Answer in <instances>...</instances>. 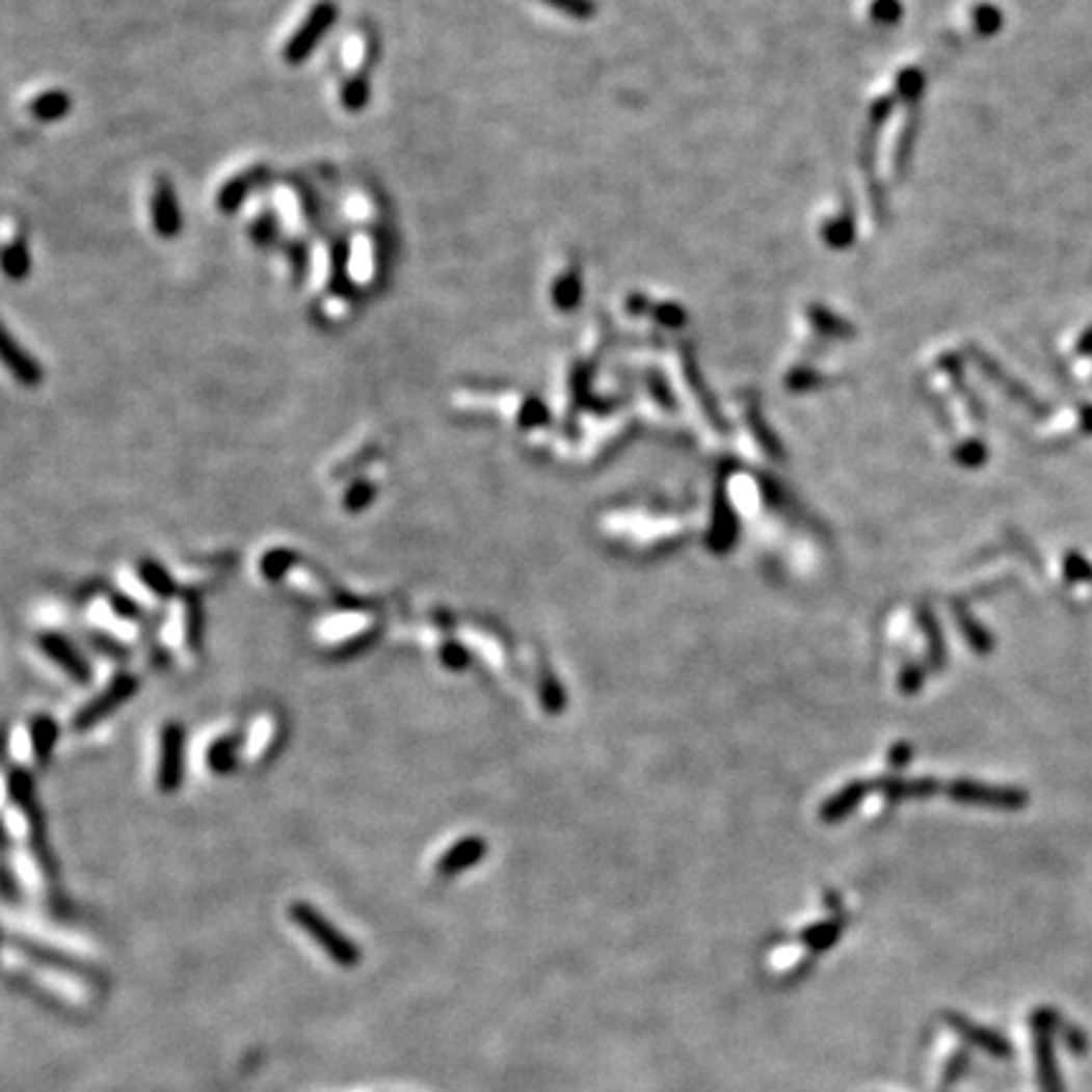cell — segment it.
<instances>
[{"label": "cell", "instance_id": "cell-9", "mask_svg": "<svg viewBox=\"0 0 1092 1092\" xmlns=\"http://www.w3.org/2000/svg\"><path fill=\"white\" fill-rule=\"evenodd\" d=\"M28 736H31V749H33V758H36L38 767H46V764L51 762V753H54L56 744H58V736H61V728H58L56 718L54 716H36L33 718L31 723V731H28Z\"/></svg>", "mask_w": 1092, "mask_h": 1092}, {"label": "cell", "instance_id": "cell-3", "mask_svg": "<svg viewBox=\"0 0 1092 1092\" xmlns=\"http://www.w3.org/2000/svg\"><path fill=\"white\" fill-rule=\"evenodd\" d=\"M337 21V5L331 0H321L309 10L307 19L301 21V26L296 28L294 36L289 38L284 49V61L291 66H301L309 56L314 54V49L319 46V41L329 33V28Z\"/></svg>", "mask_w": 1092, "mask_h": 1092}, {"label": "cell", "instance_id": "cell-11", "mask_svg": "<svg viewBox=\"0 0 1092 1092\" xmlns=\"http://www.w3.org/2000/svg\"><path fill=\"white\" fill-rule=\"evenodd\" d=\"M0 271L14 282H23L31 273V250L23 238H16L0 248Z\"/></svg>", "mask_w": 1092, "mask_h": 1092}, {"label": "cell", "instance_id": "cell-17", "mask_svg": "<svg viewBox=\"0 0 1092 1092\" xmlns=\"http://www.w3.org/2000/svg\"><path fill=\"white\" fill-rule=\"evenodd\" d=\"M367 102H370V81H367L365 74H357L344 81L342 107L347 112H359V109L367 107Z\"/></svg>", "mask_w": 1092, "mask_h": 1092}, {"label": "cell", "instance_id": "cell-18", "mask_svg": "<svg viewBox=\"0 0 1092 1092\" xmlns=\"http://www.w3.org/2000/svg\"><path fill=\"white\" fill-rule=\"evenodd\" d=\"M203 605L195 594L185 597V638H188L192 650H201L203 642Z\"/></svg>", "mask_w": 1092, "mask_h": 1092}, {"label": "cell", "instance_id": "cell-10", "mask_svg": "<svg viewBox=\"0 0 1092 1092\" xmlns=\"http://www.w3.org/2000/svg\"><path fill=\"white\" fill-rule=\"evenodd\" d=\"M137 575L155 597L170 600L178 594V584H175L172 575L160 562H155V559H142V562L137 564Z\"/></svg>", "mask_w": 1092, "mask_h": 1092}, {"label": "cell", "instance_id": "cell-24", "mask_svg": "<svg viewBox=\"0 0 1092 1092\" xmlns=\"http://www.w3.org/2000/svg\"><path fill=\"white\" fill-rule=\"evenodd\" d=\"M112 610L116 612V615L127 617V620H130V617H137V615H139V607H137V603H134V600L127 597V594H112Z\"/></svg>", "mask_w": 1092, "mask_h": 1092}, {"label": "cell", "instance_id": "cell-26", "mask_svg": "<svg viewBox=\"0 0 1092 1092\" xmlns=\"http://www.w3.org/2000/svg\"><path fill=\"white\" fill-rule=\"evenodd\" d=\"M3 840H5V832H3V825H0V843H3Z\"/></svg>", "mask_w": 1092, "mask_h": 1092}, {"label": "cell", "instance_id": "cell-22", "mask_svg": "<svg viewBox=\"0 0 1092 1092\" xmlns=\"http://www.w3.org/2000/svg\"><path fill=\"white\" fill-rule=\"evenodd\" d=\"M91 642H95L97 650L107 652V656H112V658H127V656H130L127 645H122L119 640L109 638V635H91Z\"/></svg>", "mask_w": 1092, "mask_h": 1092}, {"label": "cell", "instance_id": "cell-21", "mask_svg": "<svg viewBox=\"0 0 1092 1092\" xmlns=\"http://www.w3.org/2000/svg\"><path fill=\"white\" fill-rule=\"evenodd\" d=\"M375 635H377V633H367V635L362 633V635H357V638H352V640L342 642V645L335 650V658H340V660H344V658H354V656H357V652L367 650V645H370V642L375 640Z\"/></svg>", "mask_w": 1092, "mask_h": 1092}, {"label": "cell", "instance_id": "cell-12", "mask_svg": "<svg viewBox=\"0 0 1092 1092\" xmlns=\"http://www.w3.org/2000/svg\"><path fill=\"white\" fill-rule=\"evenodd\" d=\"M238 749H241V739H238V736H223V739L213 741L208 749L210 772L218 776L236 772Z\"/></svg>", "mask_w": 1092, "mask_h": 1092}, {"label": "cell", "instance_id": "cell-20", "mask_svg": "<svg viewBox=\"0 0 1092 1092\" xmlns=\"http://www.w3.org/2000/svg\"><path fill=\"white\" fill-rule=\"evenodd\" d=\"M372 499H375V486H372L370 481H357L354 486H349L347 494H344L342 504L349 513H359L370 506Z\"/></svg>", "mask_w": 1092, "mask_h": 1092}, {"label": "cell", "instance_id": "cell-25", "mask_svg": "<svg viewBox=\"0 0 1092 1092\" xmlns=\"http://www.w3.org/2000/svg\"><path fill=\"white\" fill-rule=\"evenodd\" d=\"M16 890H19V887H16V880H14V875H10V870L8 868H0V896L8 898V901H14Z\"/></svg>", "mask_w": 1092, "mask_h": 1092}, {"label": "cell", "instance_id": "cell-8", "mask_svg": "<svg viewBox=\"0 0 1092 1092\" xmlns=\"http://www.w3.org/2000/svg\"><path fill=\"white\" fill-rule=\"evenodd\" d=\"M266 178H268L266 167H254V170H248V172H243V175H236V178H233V180H228V183L218 192V210H220V213H225V215L236 213V210L243 206L245 197H248L250 192L259 188V185L264 183Z\"/></svg>", "mask_w": 1092, "mask_h": 1092}, {"label": "cell", "instance_id": "cell-2", "mask_svg": "<svg viewBox=\"0 0 1092 1092\" xmlns=\"http://www.w3.org/2000/svg\"><path fill=\"white\" fill-rule=\"evenodd\" d=\"M139 691V681L130 673H122L104 688L99 696H95L86 705H81L72 718V728L76 734H86L91 728L99 726L102 721L112 718L127 700H132Z\"/></svg>", "mask_w": 1092, "mask_h": 1092}, {"label": "cell", "instance_id": "cell-16", "mask_svg": "<svg viewBox=\"0 0 1092 1092\" xmlns=\"http://www.w3.org/2000/svg\"><path fill=\"white\" fill-rule=\"evenodd\" d=\"M36 790V781H33V776L26 772V769H16V772H10L8 776V794L10 799H14L16 807H21L23 811H33L36 807H33V792Z\"/></svg>", "mask_w": 1092, "mask_h": 1092}, {"label": "cell", "instance_id": "cell-7", "mask_svg": "<svg viewBox=\"0 0 1092 1092\" xmlns=\"http://www.w3.org/2000/svg\"><path fill=\"white\" fill-rule=\"evenodd\" d=\"M152 225L162 238H175L183 231V213H180L178 192L167 178H160L152 192Z\"/></svg>", "mask_w": 1092, "mask_h": 1092}, {"label": "cell", "instance_id": "cell-14", "mask_svg": "<svg viewBox=\"0 0 1092 1092\" xmlns=\"http://www.w3.org/2000/svg\"><path fill=\"white\" fill-rule=\"evenodd\" d=\"M69 112H72V97L61 89L44 91V95H38L31 102V114L36 116L38 122L63 119Z\"/></svg>", "mask_w": 1092, "mask_h": 1092}, {"label": "cell", "instance_id": "cell-5", "mask_svg": "<svg viewBox=\"0 0 1092 1092\" xmlns=\"http://www.w3.org/2000/svg\"><path fill=\"white\" fill-rule=\"evenodd\" d=\"M0 365L23 388H38L44 382V367L31 352L21 347L19 340L5 329L3 321H0Z\"/></svg>", "mask_w": 1092, "mask_h": 1092}, {"label": "cell", "instance_id": "cell-15", "mask_svg": "<svg viewBox=\"0 0 1092 1092\" xmlns=\"http://www.w3.org/2000/svg\"><path fill=\"white\" fill-rule=\"evenodd\" d=\"M294 564L296 554L291 552V549H271V552H266L264 557H261V575H264V580L268 582H282Z\"/></svg>", "mask_w": 1092, "mask_h": 1092}, {"label": "cell", "instance_id": "cell-13", "mask_svg": "<svg viewBox=\"0 0 1092 1092\" xmlns=\"http://www.w3.org/2000/svg\"><path fill=\"white\" fill-rule=\"evenodd\" d=\"M954 794L959 799H966V802L998 804V807H1017V804L1024 802V794H1017L1012 790H989V787L977 784H959Z\"/></svg>", "mask_w": 1092, "mask_h": 1092}, {"label": "cell", "instance_id": "cell-19", "mask_svg": "<svg viewBox=\"0 0 1092 1092\" xmlns=\"http://www.w3.org/2000/svg\"><path fill=\"white\" fill-rule=\"evenodd\" d=\"M331 289L344 296L349 291V245L340 241L335 248V266H331Z\"/></svg>", "mask_w": 1092, "mask_h": 1092}, {"label": "cell", "instance_id": "cell-4", "mask_svg": "<svg viewBox=\"0 0 1092 1092\" xmlns=\"http://www.w3.org/2000/svg\"><path fill=\"white\" fill-rule=\"evenodd\" d=\"M185 781V728L170 721L160 734V762H157V790L175 794Z\"/></svg>", "mask_w": 1092, "mask_h": 1092}, {"label": "cell", "instance_id": "cell-23", "mask_svg": "<svg viewBox=\"0 0 1092 1092\" xmlns=\"http://www.w3.org/2000/svg\"><path fill=\"white\" fill-rule=\"evenodd\" d=\"M273 233H276V218H273L271 213H266L264 218L256 220V225H254V238H256V241H259L261 245L271 241Z\"/></svg>", "mask_w": 1092, "mask_h": 1092}, {"label": "cell", "instance_id": "cell-1", "mask_svg": "<svg viewBox=\"0 0 1092 1092\" xmlns=\"http://www.w3.org/2000/svg\"><path fill=\"white\" fill-rule=\"evenodd\" d=\"M289 918L294 921L296 926H299L301 931L307 933V936L312 938V941L337 963V966L349 968L359 963L362 954H359L357 943H354L349 936H344L340 928L326 918V915H321L312 903H303V901L291 903Z\"/></svg>", "mask_w": 1092, "mask_h": 1092}, {"label": "cell", "instance_id": "cell-6", "mask_svg": "<svg viewBox=\"0 0 1092 1092\" xmlns=\"http://www.w3.org/2000/svg\"><path fill=\"white\" fill-rule=\"evenodd\" d=\"M38 647L51 663H56L69 678L76 683H89L91 681V665L89 660L81 656L79 650L69 642L63 635L58 633H44L38 638Z\"/></svg>", "mask_w": 1092, "mask_h": 1092}]
</instances>
